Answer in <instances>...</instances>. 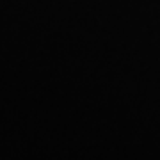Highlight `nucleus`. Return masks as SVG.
I'll return each mask as SVG.
<instances>
[]
</instances>
